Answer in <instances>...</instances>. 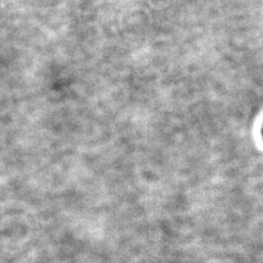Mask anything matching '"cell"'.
Here are the masks:
<instances>
[{"instance_id":"cell-1","label":"cell","mask_w":263,"mask_h":263,"mask_svg":"<svg viewBox=\"0 0 263 263\" xmlns=\"http://www.w3.org/2000/svg\"><path fill=\"white\" fill-rule=\"evenodd\" d=\"M262 134H263V131H262Z\"/></svg>"}]
</instances>
